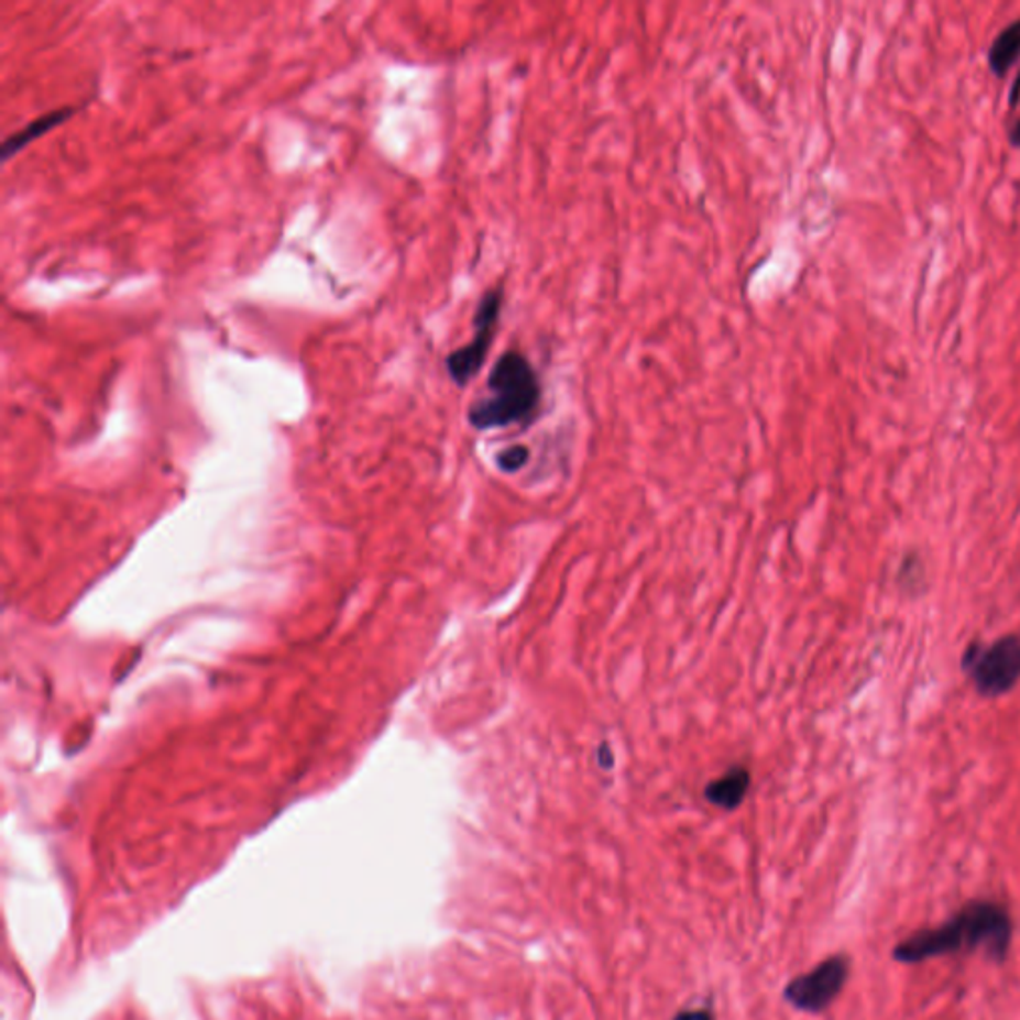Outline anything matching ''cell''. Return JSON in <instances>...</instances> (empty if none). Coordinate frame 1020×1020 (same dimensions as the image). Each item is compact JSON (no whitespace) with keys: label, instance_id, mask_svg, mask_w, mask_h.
Instances as JSON below:
<instances>
[{"label":"cell","instance_id":"obj_1","mask_svg":"<svg viewBox=\"0 0 1020 1020\" xmlns=\"http://www.w3.org/2000/svg\"><path fill=\"white\" fill-rule=\"evenodd\" d=\"M1010 925L1007 911L989 901L967 904L958 915L936 929H923L904 939L893 951L899 963H921L957 951L983 948L990 958H1005L1009 951Z\"/></svg>","mask_w":1020,"mask_h":1020},{"label":"cell","instance_id":"obj_2","mask_svg":"<svg viewBox=\"0 0 1020 1020\" xmlns=\"http://www.w3.org/2000/svg\"><path fill=\"white\" fill-rule=\"evenodd\" d=\"M489 395L469 407V423L479 431L530 423L542 401L537 369L520 351H505L486 380Z\"/></svg>","mask_w":1020,"mask_h":1020},{"label":"cell","instance_id":"obj_3","mask_svg":"<svg viewBox=\"0 0 1020 1020\" xmlns=\"http://www.w3.org/2000/svg\"><path fill=\"white\" fill-rule=\"evenodd\" d=\"M503 306H505V287L496 285L493 289H486L474 309L473 339L463 348L454 349L445 361L449 377L459 387H467L484 368V361L489 358V351L495 341Z\"/></svg>","mask_w":1020,"mask_h":1020},{"label":"cell","instance_id":"obj_4","mask_svg":"<svg viewBox=\"0 0 1020 1020\" xmlns=\"http://www.w3.org/2000/svg\"><path fill=\"white\" fill-rule=\"evenodd\" d=\"M965 666L978 694L997 698L1007 694L1020 680V634H1009L989 646H973Z\"/></svg>","mask_w":1020,"mask_h":1020},{"label":"cell","instance_id":"obj_5","mask_svg":"<svg viewBox=\"0 0 1020 1020\" xmlns=\"http://www.w3.org/2000/svg\"><path fill=\"white\" fill-rule=\"evenodd\" d=\"M849 975L847 958L830 957L811 968L810 973L796 977L786 987V999L791 1007L805 1012H821L840 997Z\"/></svg>","mask_w":1020,"mask_h":1020},{"label":"cell","instance_id":"obj_6","mask_svg":"<svg viewBox=\"0 0 1020 1020\" xmlns=\"http://www.w3.org/2000/svg\"><path fill=\"white\" fill-rule=\"evenodd\" d=\"M749 771L746 768L727 769L722 778L712 781L705 788V800L720 810H736L742 801L746 800L749 789Z\"/></svg>","mask_w":1020,"mask_h":1020},{"label":"cell","instance_id":"obj_7","mask_svg":"<svg viewBox=\"0 0 1020 1020\" xmlns=\"http://www.w3.org/2000/svg\"><path fill=\"white\" fill-rule=\"evenodd\" d=\"M1020 56V19L999 32L989 48V68L995 76H1007Z\"/></svg>","mask_w":1020,"mask_h":1020},{"label":"cell","instance_id":"obj_8","mask_svg":"<svg viewBox=\"0 0 1020 1020\" xmlns=\"http://www.w3.org/2000/svg\"><path fill=\"white\" fill-rule=\"evenodd\" d=\"M73 114V110H54V112H48L44 117L36 118L31 124L22 128L21 132H14L11 138L4 140L2 144V152H0V158L7 160L14 156L17 152H21L22 147L26 144H31L32 140L43 136L48 130H53L54 127H58L61 122H64L66 118Z\"/></svg>","mask_w":1020,"mask_h":1020},{"label":"cell","instance_id":"obj_9","mask_svg":"<svg viewBox=\"0 0 1020 1020\" xmlns=\"http://www.w3.org/2000/svg\"><path fill=\"white\" fill-rule=\"evenodd\" d=\"M528 457H530V451L526 449L525 445H513V447H508L498 454L496 463L505 473H515V471L525 467Z\"/></svg>","mask_w":1020,"mask_h":1020},{"label":"cell","instance_id":"obj_10","mask_svg":"<svg viewBox=\"0 0 1020 1020\" xmlns=\"http://www.w3.org/2000/svg\"><path fill=\"white\" fill-rule=\"evenodd\" d=\"M673 1020H714V1017H712L710 1010H684V1012L676 1014Z\"/></svg>","mask_w":1020,"mask_h":1020},{"label":"cell","instance_id":"obj_11","mask_svg":"<svg viewBox=\"0 0 1020 1020\" xmlns=\"http://www.w3.org/2000/svg\"><path fill=\"white\" fill-rule=\"evenodd\" d=\"M1019 100H1020V70H1019V74H1017V78H1014V83H1012V88H1010V96H1009L1010 108H1014V106L1019 105Z\"/></svg>","mask_w":1020,"mask_h":1020},{"label":"cell","instance_id":"obj_12","mask_svg":"<svg viewBox=\"0 0 1020 1020\" xmlns=\"http://www.w3.org/2000/svg\"><path fill=\"white\" fill-rule=\"evenodd\" d=\"M1010 144L1014 147H1020V120L1012 127L1009 134Z\"/></svg>","mask_w":1020,"mask_h":1020}]
</instances>
